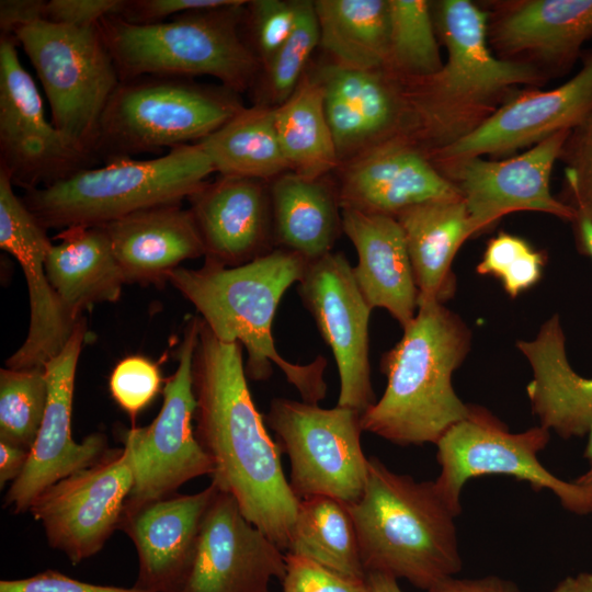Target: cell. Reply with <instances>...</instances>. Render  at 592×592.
Instances as JSON below:
<instances>
[{"label":"cell","mask_w":592,"mask_h":592,"mask_svg":"<svg viewBox=\"0 0 592 592\" xmlns=\"http://www.w3.org/2000/svg\"><path fill=\"white\" fill-rule=\"evenodd\" d=\"M241 348L220 341L200 318L192 368L195 435L212 459V482L230 493L244 517L285 551L299 500L253 401Z\"/></svg>","instance_id":"6da1fadb"},{"label":"cell","mask_w":592,"mask_h":592,"mask_svg":"<svg viewBox=\"0 0 592 592\" xmlns=\"http://www.w3.org/2000/svg\"><path fill=\"white\" fill-rule=\"evenodd\" d=\"M446 62L423 78L399 79L408 109L407 138L428 156L479 127L517 87L542 72L527 61L497 57L488 41L489 15L468 0L432 2Z\"/></svg>","instance_id":"7a4b0ae2"},{"label":"cell","mask_w":592,"mask_h":592,"mask_svg":"<svg viewBox=\"0 0 592 592\" xmlns=\"http://www.w3.org/2000/svg\"><path fill=\"white\" fill-rule=\"evenodd\" d=\"M308 263L297 253L276 248L235 267L208 262L200 269L180 266L168 274V282L195 307L216 338L246 349L248 378L267 380L277 366L303 401L318 405L327 395V360L318 356L305 365L292 363L277 352L272 334L282 297L299 283Z\"/></svg>","instance_id":"3957f363"},{"label":"cell","mask_w":592,"mask_h":592,"mask_svg":"<svg viewBox=\"0 0 592 592\" xmlns=\"http://www.w3.org/2000/svg\"><path fill=\"white\" fill-rule=\"evenodd\" d=\"M401 339L380 360L383 396L361 415L363 431L399 446L436 444L469 411L452 376L471 346V331L444 304H419Z\"/></svg>","instance_id":"277c9868"},{"label":"cell","mask_w":592,"mask_h":592,"mask_svg":"<svg viewBox=\"0 0 592 592\" xmlns=\"http://www.w3.org/2000/svg\"><path fill=\"white\" fill-rule=\"evenodd\" d=\"M348 506L366 574L405 579L429 591L462 570L459 512L434 480L417 481L371 456L364 492Z\"/></svg>","instance_id":"5b68a950"},{"label":"cell","mask_w":592,"mask_h":592,"mask_svg":"<svg viewBox=\"0 0 592 592\" xmlns=\"http://www.w3.org/2000/svg\"><path fill=\"white\" fill-rule=\"evenodd\" d=\"M247 1L186 12L159 23L132 24L117 15L99 23L121 81L144 76H212L240 93L260 62L241 36Z\"/></svg>","instance_id":"8992f818"},{"label":"cell","mask_w":592,"mask_h":592,"mask_svg":"<svg viewBox=\"0 0 592 592\" xmlns=\"http://www.w3.org/2000/svg\"><path fill=\"white\" fill-rule=\"evenodd\" d=\"M213 172L201 145L187 144L152 159L122 158L83 168L27 190L21 198L46 229L102 226L145 208L181 203Z\"/></svg>","instance_id":"52a82bcc"},{"label":"cell","mask_w":592,"mask_h":592,"mask_svg":"<svg viewBox=\"0 0 592 592\" xmlns=\"http://www.w3.org/2000/svg\"><path fill=\"white\" fill-rule=\"evenodd\" d=\"M236 94L189 78L121 81L102 113L93 156L106 162L200 143L243 107Z\"/></svg>","instance_id":"ba28073f"},{"label":"cell","mask_w":592,"mask_h":592,"mask_svg":"<svg viewBox=\"0 0 592 592\" xmlns=\"http://www.w3.org/2000/svg\"><path fill=\"white\" fill-rule=\"evenodd\" d=\"M32 62L50 107V122L94 159L102 113L121 82L98 25L38 21L15 34Z\"/></svg>","instance_id":"9c48e42d"},{"label":"cell","mask_w":592,"mask_h":592,"mask_svg":"<svg viewBox=\"0 0 592 592\" xmlns=\"http://www.w3.org/2000/svg\"><path fill=\"white\" fill-rule=\"evenodd\" d=\"M549 439L550 431L542 425L512 433L489 410L469 405L468 414L435 444L441 471L434 482L459 513L460 493L469 479L504 475L527 482L535 491L553 492L573 514L591 515L592 488L558 478L538 459Z\"/></svg>","instance_id":"30bf717a"},{"label":"cell","mask_w":592,"mask_h":592,"mask_svg":"<svg viewBox=\"0 0 592 592\" xmlns=\"http://www.w3.org/2000/svg\"><path fill=\"white\" fill-rule=\"evenodd\" d=\"M358 411L288 398L271 400L265 423L291 464L289 486L298 500L330 497L346 504L362 497L368 458L361 445Z\"/></svg>","instance_id":"8fae6325"},{"label":"cell","mask_w":592,"mask_h":592,"mask_svg":"<svg viewBox=\"0 0 592 592\" xmlns=\"http://www.w3.org/2000/svg\"><path fill=\"white\" fill-rule=\"evenodd\" d=\"M198 333L200 317H191L177 352V369L162 389L158 415L149 425L133 426L123 436L134 475L128 502L168 497L185 482L214 471L192 424L196 411L192 368Z\"/></svg>","instance_id":"7c38bea8"},{"label":"cell","mask_w":592,"mask_h":592,"mask_svg":"<svg viewBox=\"0 0 592 592\" xmlns=\"http://www.w3.org/2000/svg\"><path fill=\"white\" fill-rule=\"evenodd\" d=\"M16 39L0 36V169L25 191L91 167L46 118L37 86L20 61Z\"/></svg>","instance_id":"4fadbf2b"},{"label":"cell","mask_w":592,"mask_h":592,"mask_svg":"<svg viewBox=\"0 0 592 592\" xmlns=\"http://www.w3.org/2000/svg\"><path fill=\"white\" fill-rule=\"evenodd\" d=\"M134 475L126 448L110 449L95 464L46 488L29 512L48 545L75 566L101 551L118 530Z\"/></svg>","instance_id":"5bb4252c"},{"label":"cell","mask_w":592,"mask_h":592,"mask_svg":"<svg viewBox=\"0 0 592 592\" xmlns=\"http://www.w3.org/2000/svg\"><path fill=\"white\" fill-rule=\"evenodd\" d=\"M297 291L332 351L340 382L338 406L364 413L376 401L368 353L372 308L353 266L344 254L330 252L308 263Z\"/></svg>","instance_id":"9a60e30c"},{"label":"cell","mask_w":592,"mask_h":592,"mask_svg":"<svg viewBox=\"0 0 592 592\" xmlns=\"http://www.w3.org/2000/svg\"><path fill=\"white\" fill-rule=\"evenodd\" d=\"M570 130L559 132L504 160L469 157L434 164L460 192L476 235L503 216L540 212L572 221L574 207L550 192V175Z\"/></svg>","instance_id":"2e32d148"},{"label":"cell","mask_w":592,"mask_h":592,"mask_svg":"<svg viewBox=\"0 0 592 592\" xmlns=\"http://www.w3.org/2000/svg\"><path fill=\"white\" fill-rule=\"evenodd\" d=\"M87 333L80 317L66 345L44 366L48 384L45 414L27 463L4 496L3 506L16 514L27 512L46 488L95 464L110 451L102 433H92L80 443L71 435L76 369Z\"/></svg>","instance_id":"e0dca14e"},{"label":"cell","mask_w":592,"mask_h":592,"mask_svg":"<svg viewBox=\"0 0 592 592\" xmlns=\"http://www.w3.org/2000/svg\"><path fill=\"white\" fill-rule=\"evenodd\" d=\"M285 554L218 488L205 511L194 560L178 592H270L283 580Z\"/></svg>","instance_id":"ac0fdd59"},{"label":"cell","mask_w":592,"mask_h":592,"mask_svg":"<svg viewBox=\"0 0 592 592\" xmlns=\"http://www.w3.org/2000/svg\"><path fill=\"white\" fill-rule=\"evenodd\" d=\"M0 169V247L20 263L29 289L30 327L22 345L5 361V367H44L68 342L79 320L65 307L45 269L52 241L47 229L29 210Z\"/></svg>","instance_id":"d6986e66"},{"label":"cell","mask_w":592,"mask_h":592,"mask_svg":"<svg viewBox=\"0 0 592 592\" xmlns=\"http://www.w3.org/2000/svg\"><path fill=\"white\" fill-rule=\"evenodd\" d=\"M592 113V53L569 81L550 90L514 94L470 134L428 155L433 164L531 148L571 130Z\"/></svg>","instance_id":"ffe728a7"},{"label":"cell","mask_w":592,"mask_h":592,"mask_svg":"<svg viewBox=\"0 0 592 592\" xmlns=\"http://www.w3.org/2000/svg\"><path fill=\"white\" fill-rule=\"evenodd\" d=\"M218 490L178 492L146 502H125L118 528L133 540L138 574L133 587L147 592H178L192 567L202 521Z\"/></svg>","instance_id":"44dd1931"},{"label":"cell","mask_w":592,"mask_h":592,"mask_svg":"<svg viewBox=\"0 0 592 592\" xmlns=\"http://www.w3.org/2000/svg\"><path fill=\"white\" fill-rule=\"evenodd\" d=\"M315 76L323 88L340 166L382 143L406 137L408 109L400 81L389 71L350 69L330 61L319 66Z\"/></svg>","instance_id":"7402d4cb"},{"label":"cell","mask_w":592,"mask_h":592,"mask_svg":"<svg viewBox=\"0 0 592 592\" xmlns=\"http://www.w3.org/2000/svg\"><path fill=\"white\" fill-rule=\"evenodd\" d=\"M339 169L341 208L395 217L418 204L462 198L424 151L405 136L382 143Z\"/></svg>","instance_id":"603a6c76"},{"label":"cell","mask_w":592,"mask_h":592,"mask_svg":"<svg viewBox=\"0 0 592 592\" xmlns=\"http://www.w3.org/2000/svg\"><path fill=\"white\" fill-rule=\"evenodd\" d=\"M187 201L205 262L235 267L276 249L267 182L219 174Z\"/></svg>","instance_id":"cb8c5ba5"},{"label":"cell","mask_w":592,"mask_h":592,"mask_svg":"<svg viewBox=\"0 0 592 592\" xmlns=\"http://www.w3.org/2000/svg\"><path fill=\"white\" fill-rule=\"evenodd\" d=\"M343 232L357 254V286L371 308H384L403 328L415 316L419 292L396 217L341 208Z\"/></svg>","instance_id":"d4e9b609"},{"label":"cell","mask_w":592,"mask_h":592,"mask_svg":"<svg viewBox=\"0 0 592 592\" xmlns=\"http://www.w3.org/2000/svg\"><path fill=\"white\" fill-rule=\"evenodd\" d=\"M102 226L126 283L163 285L180 263L205 254L192 213L181 203L145 208Z\"/></svg>","instance_id":"484cf974"},{"label":"cell","mask_w":592,"mask_h":592,"mask_svg":"<svg viewBox=\"0 0 592 592\" xmlns=\"http://www.w3.org/2000/svg\"><path fill=\"white\" fill-rule=\"evenodd\" d=\"M490 37L508 59L528 56L556 69H567L592 37V0L506 3L488 25Z\"/></svg>","instance_id":"4316f807"},{"label":"cell","mask_w":592,"mask_h":592,"mask_svg":"<svg viewBox=\"0 0 592 592\" xmlns=\"http://www.w3.org/2000/svg\"><path fill=\"white\" fill-rule=\"evenodd\" d=\"M532 369L526 386L539 425L562 439L583 437L592 428V377L573 371L558 314L548 318L533 340L516 342Z\"/></svg>","instance_id":"83f0119b"},{"label":"cell","mask_w":592,"mask_h":592,"mask_svg":"<svg viewBox=\"0 0 592 592\" xmlns=\"http://www.w3.org/2000/svg\"><path fill=\"white\" fill-rule=\"evenodd\" d=\"M405 234L419 304H444L456 288L453 260L462 244L476 235L463 198L441 200L408 207L396 216Z\"/></svg>","instance_id":"f1b7e54d"},{"label":"cell","mask_w":592,"mask_h":592,"mask_svg":"<svg viewBox=\"0 0 592 592\" xmlns=\"http://www.w3.org/2000/svg\"><path fill=\"white\" fill-rule=\"evenodd\" d=\"M45 269L67 310L82 317L95 304L119 299L126 284L103 226H71L54 237Z\"/></svg>","instance_id":"f546056e"},{"label":"cell","mask_w":592,"mask_h":592,"mask_svg":"<svg viewBox=\"0 0 592 592\" xmlns=\"http://www.w3.org/2000/svg\"><path fill=\"white\" fill-rule=\"evenodd\" d=\"M275 247L312 262L343 232L337 185L286 172L270 186Z\"/></svg>","instance_id":"4dcf8cb0"},{"label":"cell","mask_w":592,"mask_h":592,"mask_svg":"<svg viewBox=\"0 0 592 592\" xmlns=\"http://www.w3.org/2000/svg\"><path fill=\"white\" fill-rule=\"evenodd\" d=\"M319 46L331 62L350 69H385L389 45L388 0H316Z\"/></svg>","instance_id":"1f68e13d"},{"label":"cell","mask_w":592,"mask_h":592,"mask_svg":"<svg viewBox=\"0 0 592 592\" xmlns=\"http://www.w3.org/2000/svg\"><path fill=\"white\" fill-rule=\"evenodd\" d=\"M221 175L267 182L289 172L275 126V107H242L198 143Z\"/></svg>","instance_id":"d6a6232c"},{"label":"cell","mask_w":592,"mask_h":592,"mask_svg":"<svg viewBox=\"0 0 592 592\" xmlns=\"http://www.w3.org/2000/svg\"><path fill=\"white\" fill-rule=\"evenodd\" d=\"M275 126L289 172L318 180L340 167L323 88L315 75L305 73L292 95L275 106Z\"/></svg>","instance_id":"836d02e7"},{"label":"cell","mask_w":592,"mask_h":592,"mask_svg":"<svg viewBox=\"0 0 592 592\" xmlns=\"http://www.w3.org/2000/svg\"><path fill=\"white\" fill-rule=\"evenodd\" d=\"M285 553L350 579H366L349 506L330 497L299 500Z\"/></svg>","instance_id":"e575fe53"},{"label":"cell","mask_w":592,"mask_h":592,"mask_svg":"<svg viewBox=\"0 0 592 592\" xmlns=\"http://www.w3.org/2000/svg\"><path fill=\"white\" fill-rule=\"evenodd\" d=\"M389 45L385 69L399 79L423 78L443 66L432 2L388 0Z\"/></svg>","instance_id":"d590c367"},{"label":"cell","mask_w":592,"mask_h":592,"mask_svg":"<svg viewBox=\"0 0 592 592\" xmlns=\"http://www.w3.org/2000/svg\"><path fill=\"white\" fill-rule=\"evenodd\" d=\"M44 367L0 369V441L31 451L45 414Z\"/></svg>","instance_id":"8d00e7d4"},{"label":"cell","mask_w":592,"mask_h":592,"mask_svg":"<svg viewBox=\"0 0 592 592\" xmlns=\"http://www.w3.org/2000/svg\"><path fill=\"white\" fill-rule=\"evenodd\" d=\"M319 25L314 1H298V18L287 41L263 67L264 98L270 106L285 102L296 90L314 49L319 45Z\"/></svg>","instance_id":"74e56055"},{"label":"cell","mask_w":592,"mask_h":592,"mask_svg":"<svg viewBox=\"0 0 592 592\" xmlns=\"http://www.w3.org/2000/svg\"><path fill=\"white\" fill-rule=\"evenodd\" d=\"M546 257L523 238L500 231L491 238L476 271L500 280L505 293L516 297L542 278Z\"/></svg>","instance_id":"f35d334b"},{"label":"cell","mask_w":592,"mask_h":592,"mask_svg":"<svg viewBox=\"0 0 592 592\" xmlns=\"http://www.w3.org/2000/svg\"><path fill=\"white\" fill-rule=\"evenodd\" d=\"M298 1H247L244 20L249 22L253 52L264 67L291 36L298 18Z\"/></svg>","instance_id":"ab89813d"},{"label":"cell","mask_w":592,"mask_h":592,"mask_svg":"<svg viewBox=\"0 0 592 592\" xmlns=\"http://www.w3.org/2000/svg\"><path fill=\"white\" fill-rule=\"evenodd\" d=\"M159 366L147 357L130 355L113 368L109 388L118 407L132 419L147 408L161 391Z\"/></svg>","instance_id":"60d3db41"},{"label":"cell","mask_w":592,"mask_h":592,"mask_svg":"<svg viewBox=\"0 0 592 592\" xmlns=\"http://www.w3.org/2000/svg\"><path fill=\"white\" fill-rule=\"evenodd\" d=\"M559 159L565 164V203H592V113L572 128Z\"/></svg>","instance_id":"b9f144b4"},{"label":"cell","mask_w":592,"mask_h":592,"mask_svg":"<svg viewBox=\"0 0 592 592\" xmlns=\"http://www.w3.org/2000/svg\"><path fill=\"white\" fill-rule=\"evenodd\" d=\"M282 592H367L366 581L338 574L305 557L285 553Z\"/></svg>","instance_id":"7bdbcfd3"},{"label":"cell","mask_w":592,"mask_h":592,"mask_svg":"<svg viewBox=\"0 0 592 592\" xmlns=\"http://www.w3.org/2000/svg\"><path fill=\"white\" fill-rule=\"evenodd\" d=\"M237 2L238 0H125L117 16L132 24H153L186 12L220 9Z\"/></svg>","instance_id":"ee69618b"},{"label":"cell","mask_w":592,"mask_h":592,"mask_svg":"<svg viewBox=\"0 0 592 592\" xmlns=\"http://www.w3.org/2000/svg\"><path fill=\"white\" fill-rule=\"evenodd\" d=\"M125 0L45 1L44 21L70 26H93L111 15H119Z\"/></svg>","instance_id":"f6af8a7d"},{"label":"cell","mask_w":592,"mask_h":592,"mask_svg":"<svg viewBox=\"0 0 592 592\" xmlns=\"http://www.w3.org/2000/svg\"><path fill=\"white\" fill-rule=\"evenodd\" d=\"M0 592H147L135 587L93 584L73 579L57 570L46 569L32 577L1 580Z\"/></svg>","instance_id":"bcb514c9"},{"label":"cell","mask_w":592,"mask_h":592,"mask_svg":"<svg viewBox=\"0 0 592 592\" xmlns=\"http://www.w3.org/2000/svg\"><path fill=\"white\" fill-rule=\"evenodd\" d=\"M43 0H1L0 33L1 36L15 38L19 30L44 20Z\"/></svg>","instance_id":"7dc6e473"},{"label":"cell","mask_w":592,"mask_h":592,"mask_svg":"<svg viewBox=\"0 0 592 592\" xmlns=\"http://www.w3.org/2000/svg\"><path fill=\"white\" fill-rule=\"evenodd\" d=\"M426 592H522L512 581L498 576L481 578L451 577L434 585Z\"/></svg>","instance_id":"c3c4849f"},{"label":"cell","mask_w":592,"mask_h":592,"mask_svg":"<svg viewBox=\"0 0 592 592\" xmlns=\"http://www.w3.org/2000/svg\"><path fill=\"white\" fill-rule=\"evenodd\" d=\"M30 456V451L0 441V488L8 482H13L24 469Z\"/></svg>","instance_id":"681fc988"},{"label":"cell","mask_w":592,"mask_h":592,"mask_svg":"<svg viewBox=\"0 0 592 592\" xmlns=\"http://www.w3.org/2000/svg\"><path fill=\"white\" fill-rule=\"evenodd\" d=\"M576 217L571 221L577 249L580 253L592 259V219L582 210L577 209Z\"/></svg>","instance_id":"f907efd6"},{"label":"cell","mask_w":592,"mask_h":592,"mask_svg":"<svg viewBox=\"0 0 592 592\" xmlns=\"http://www.w3.org/2000/svg\"><path fill=\"white\" fill-rule=\"evenodd\" d=\"M553 592H592V572H580L562 579Z\"/></svg>","instance_id":"816d5d0a"},{"label":"cell","mask_w":592,"mask_h":592,"mask_svg":"<svg viewBox=\"0 0 592 592\" xmlns=\"http://www.w3.org/2000/svg\"><path fill=\"white\" fill-rule=\"evenodd\" d=\"M367 592H402L398 584V580L382 573L366 574Z\"/></svg>","instance_id":"f5cc1de1"},{"label":"cell","mask_w":592,"mask_h":592,"mask_svg":"<svg viewBox=\"0 0 592 592\" xmlns=\"http://www.w3.org/2000/svg\"><path fill=\"white\" fill-rule=\"evenodd\" d=\"M587 436L588 442L583 456L588 462V468L574 481L581 486L592 488V428Z\"/></svg>","instance_id":"db71d44e"},{"label":"cell","mask_w":592,"mask_h":592,"mask_svg":"<svg viewBox=\"0 0 592 592\" xmlns=\"http://www.w3.org/2000/svg\"><path fill=\"white\" fill-rule=\"evenodd\" d=\"M572 207L582 210L592 219V203H577L572 204Z\"/></svg>","instance_id":"11a10c76"}]
</instances>
